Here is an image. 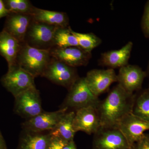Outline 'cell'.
<instances>
[{"label":"cell","instance_id":"obj_1","mask_svg":"<svg viewBox=\"0 0 149 149\" xmlns=\"http://www.w3.org/2000/svg\"><path fill=\"white\" fill-rule=\"evenodd\" d=\"M136 95L126 92L119 84L100 102L97 109L101 127H117L127 115L132 113Z\"/></svg>","mask_w":149,"mask_h":149},{"label":"cell","instance_id":"obj_2","mask_svg":"<svg viewBox=\"0 0 149 149\" xmlns=\"http://www.w3.org/2000/svg\"><path fill=\"white\" fill-rule=\"evenodd\" d=\"M51 58L50 49H38L25 42L19 53L17 63L35 78L42 76Z\"/></svg>","mask_w":149,"mask_h":149},{"label":"cell","instance_id":"obj_3","mask_svg":"<svg viewBox=\"0 0 149 149\" xmlns=\"http://www.w3.org/2000/svg\"><path fill=\"white\" fill-rule=\"evenodd\" d=\"M100 101L88 87L85 77H79L69 90L62 108L77 110L88 107L97 108Z\"/></svg>","mask_w":149,"mask_h":149},{"label":"cell","instance_id":"obj_4","mask_svg":"<svg viewBox=\"0 0 149 149\" xmlns=\"http://www.w3.org/2000/svg\"><path fill=\"white\" fill-rule=\"evenodd\" d=\"M35 78L17 64L9 68L8 71L2 78L1 83L15 97L28 89L36 87Z\"/></svg>","mask_w":149,"mask_h":149},{"label":"cell","instance_id":"obj_5","mask_svg":"<svg viewBox=\"0 0 149 149\" xmlns=\"http://www.w3.org/2000/svg\"><path fill=\"white\" fill-rule=\"evenodd\" d=\"M42 76L68 90L79 77L76 68L68 66L52 56Z\"/></svg>","mask_w":149,"mask_h":149},{"label":"cell","instance_id":"obj_6","mask_svg":"<svg viewBox=\"0 0 149 149\" xmlns=\"http://www.w3.org/2000/svg\"><path fill=\"white\" fill-rule=\"evenodd\" d=\"M93 149H132L117 127H101L94 134Z\"/></svg>","mask_w":149,"mask_h":149},{"label":"cell","instance_id":"obj_7","mask_svg":"<svg viewBox=\"0 0 149 149\" xmlns=\"http://www.w3.org/2000/svg\"><path fill=\"white\" fill-rule=\"evenodd\" d=\"M57 28L32 19L26 35L25 42L38 49H51L54 46V35Z\"/></svg>","mask_w":149,"mask_h":149},{"label":"cell","instance_id":"obj_8","mask_svg":"<svg viewBox=\"0 0 149 149\" xmlns=\"http://www.w3.org/2000/svg\"><path fill=\"white\" fill-rule=\"evenodd\" d=\"M15 98V111L22 117L30 119L43 111L40 92L36 87L28 89Z\"/></svg>","mask_w":149,"mask_h":149},{"label":"cell","instance_id":"obj_9","mask_svg":"<svg viewBox=\"0 0 149 149\" xmlns=\"http://www.w3.org/2000/svg\"><path fill=\"white\" fill-rule=\"evenodd\" d=\"M66 108L55 111H42L22 123V127L26 132L40 133L47 130H53L61 118L67 112Z\"/></svg>","mask_w":149,"mask_h":149},{"label":"cell","instance_id":"obj_10","mask_svg":"<svg viewBox=\"0 0 149 149\" xmlns=\"http://www.w3.org/2000/svg\"><path fill=\"white\" fill-rule=\"evenodd\" d=\"M117 127L125 136L132 148L145 131L149 130V121L130 113L120 120Z\"/></svg>","mask_w":149,"mask_h":149},{"label":"cell","instance_id":"obj_11","mask_svg":"<svg viewBox=\"0 0 149 149\" xmlns=\"http://www.w3.org/2000/svg\"><path fill=\"white\" fill-rule=\"evenodd\" d=\"M117 76L118 84L128 93L133 94L141 90L147 75L138 65L128 64L119 68Z\"/></svg>","mask_w":149,"mask_h":149},{"label":"cell","instance_id":"obj_12","mask_svg":"<svg viewBox=\"0 0 149 149\" xmlns=\"http://www.w3.org/2000/svg\"><path fill=\"white\" fill-rule=\"evenodd\" d=\"M50 53L52 57L74 68L87 65L92 56L91 52L84 50L79 47L64 49L53 47L50 49Z\"/></svg>","mask_w":149,"mask_h":149},{"label":"cell","instance_id":"obj_13","mask_svg":"<svg viewBox=\"0 0 149 149\" xmlns=\"http://www.w3.org/2000/svg\"><path fill=\"white\" fill-rule=\"evenodd\" d=\"M88 87L92 93L99 97L109 88L112 83L117 82V74L114 69L91 70L85 77Z\"/></svg>","mask_w":149,"mask_h":149},{"label":"cell","instance_id":"obj_14","mask_svg":"<svg viewBox=\"0 0 149 149\" xmlns=\"http://www.w3.org/2000/svg\"><path fill=\"white\" fill-rule=\"evenodd\" d=\"M73 125L75 133L80 131L89 135L95 134L101 127L100 120L97 108L88 107L76 110Z\"/></svg>","mask_w":149,"mask_h":149},{"label":"cell","instance_id":"obj_15","mask_svg":"<svg viewBox=\"0 0 149 149\" xmlns=\"http://www.w3.org/2000/svg\"><path fill=\"white\" fill-rule=\"evenodd\" d=\"M32 19L31 15L11 13L8 16L3 30L23 44Z\"/></svg>","mask_w":149,"mask_h":149},{"label":"cell","instance_id":"obj_16","mask_svg":"<svg viewBox=\"0 0 149 149\" xmlns=\"http://www.w3.org/2000/svg\"><path fill=\"white\" fill-rule=\"evenodd\" d=\"M133 47V42H128L119 49L103 53L98 61L99 65L113 69L127 65Z\"/></svg>","mask_w":149,"mask_h":149},{"label":"cell","instance_id":"obj_17","mask_svg":"<svg viewBox=\"0 0 149 149\" xmlns=\"http://www.w3.org/2000/svg\"><path fill=\"white\" fill-rule=\"evenodd\" d=\"M22 44L5 30L0 33V54L7 61L8 68L17 64V56Z\"/></svg>","mask_w":149,"mask_h":149},{"label":"cell","instance_id":"obj_18","mask_svg":"<svg viewBox=\"0 0 149 149\" xmlns=\"http://www.w3.org/2000/svg\"><path fill=\"white\" fill-rule=\"evenodd\" d=\"M35 21L58 27H69V18L64 12L42 9L35 7L31 15Z\"/></svg>","mask_w":149,"mask_h":149},{"label":"cell","instance_id":"obj_19","mask_svg":"<svg viewBox=\"0 0 149 149\" xmlns=\"http://www.w3.org/2000/svg\"><path fill=\"white\" fill-rule=\"evenodd\" d=\"M74 115V111L65 113L53 130L50 131L52 136L60 138L67 143L73 141L75 133L73 125Z\"/></svg>","mask_w":149,"mask_h":149},{"label":"cell","instance_id":"obj_20","mask_svg":"<svg viewBox=\"0 0 149 149\" xmlns=\"http://www.w3.org/2000/svg\"><path fill=\"white\" fill-rule=\"evenodd\" d=\"M26 133L21 139L19 149H48L52 139L50 133Z\"/></svg>","mask_w":149,"mask_h":149},{"label":"cell","instance_id":"obj_21","mask_svg":"<svg viewBox=\"0 0 149 149\" xmlns=\"http://www.w3.org/2000/svg\"><path fill=\"white\" fill-rule=\"evenodd\" d=\"M69 26L58 27L54 35L53 45L54 47L64 49L72 47H79L76 37L72 34Z\"/></svg>","mask_w":149,"mask_h":149},{"label":"cell","instance_id":"obj_22","mask_svg":"<svg viewBox=\"0 0 149 149\" xmlns=\"http://www.w3.org/2000/svg\"><path fill=\"white\" fill-rule=\"evenodd\" d=\"M132 113L149 121V88L136 95Z\"/></svg>","mask_w":149,"mask_h":149},{"label":"cell","instance_id":"obj_23","mask_svg":"<svg viewBox=\"0 0 149 149\" xmlns=\"http://www.w3.org/2000/svg\"><path fill=\"white\" fill-rule=\"evenodd\" d=\"M71 31L77 39L79 47L87 52H91L102 42L101 39L94 33H79L74 32L72 29Z\"/></svg>","mask_w":149,"mask_h":149},{"label":"cell","instance_id":"obj_24","mask_svg":"<svg viewBox=\"0 0 149 149\" xmlns=\"http://www.w3.org/2000/svg\"><path fill=\"white\" fill-rule=\"evenodd\" d=\"M11 13L32 15L35 7L28 0H8L4 3Z\"/></svg>","mask_w":149,"mask_h":149},{"label":"cell","instance_id":"obj_25","mask_svg":"<svg viewBox=\"0 0 149 149\" xmlns=\"http://www.w3.org/2000/svg\"><path fill=\"white\" fill-rule=\"evenodd\" d=\"M141 27L144 35L149 38V1L147 2L141 21Z\"/></svg>","mask_w":149,"mask_h":149},{"label":"cell","instance_id":"obj_26","mask_svg":"<svg viewBox=\"0 0 149 149\" xmlns=\"http://www.w3.org/2000/svg\"><path fill=\"white\" fill-rule=\"evenodd\" d=\"M132 149H149V134L144 133L133 145Z\"/></svg>","mask_w":149,"mask_h":149},{"label":"cell","instance_id":"obj_27","mask_svg":"<svg viewBox=\"0 0 149 149\" xmlns=\"http://www.w3.org/2000/svg\"><path fill=\"white\" fill-rule=\"evenodd\" d=\"M68 143L60 138L52 136L48 149H63Z\"/></svg>","mask_w":149,"mask_h":149},{"label":"cell","instance_id":"obj_28","mask_svg":"<svg viewBox=\"0 0 149 149\" xmlns=\"http://www.w3.org/2000/svg\"><path fill=\"white\" fill-rule=\"evenodd\" d=\"M11 13L6 7L4 2L0 0V19L4 17L8 16Z\"/></svg>","mask_w":149,"mask_h":149},{"label":"cell","instance_id":"obj_29","mask_svg":"<svg viewBox=\"0 0 149 149\" xmlns=\"http://www.w3.org/2000/svg\"><path fill=\"white\" fill-rule=\"evenodd\" d=\"M0 149H8L5 141L0 131Z\"/></svg>","mask_w":149,"mask_h":149},{"label":"cell","instance_id":"obj_30","mask_svg":"<svg viewBox=\"0 0 149 149\" xmlns=\"http://www.w3.org/2000/svg\"><path fill=\"white\" fill-rule=\"evenodd\" d=\"M63 149H77L74 141L68 143Z\"/></svg>","mask_w":149,"mask_h":149},{"label":"cell","instance_id":"obj_31","mask_svg":"<svg viewBox=\"0 0 149 149\" xmlns=\"http://www.w3.org/2000/svg\"><path fill=\"white\" fill-rule=\"evenodd\" d=\"M147 75H148L149 78V63L148 64V70H147V72H146Z\"/></svg>","mask_w":149,"mask_h":149}]
</instances>
